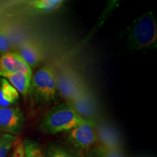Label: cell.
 I'll list each match as a JSON object with an SVG mask.
<instances>
[{
    "instance_id": "cell-19",
    "label": "cell",
    "mask_w": 157,
    "mask_h": 157,
    "mask_svg": "<svg viewBox=\"0 0 157 157\" xmlns=\"http://www.w3.org/2000/svg\"><path fill=\"white\" fill-rule=\"evenodd\" d=\"M12 157H24V150H23V141L19 140L15 145Z\"/></svg>"
},
{
    "instance_id": "cell-11",
    "label": "cell",
    "mask_w": 157,
    "mask_h": 157,
    "mask_svg": "<svg viewBox=\"0 0 157 157\" xmlns=\"http://www.w3.org/2000/svg\"><path fill=\"white\" fill-rule=\"evenodd\" d=\"M95 131L97 133L98 140L102 143V146L107 148L120 151V140L119 137L114 132L113 129L105 124H100L96 127Z\"/></svg>"
},
{
    "instance_id": "cell-17",
    "label": "cell",
    "mask_w": 157,
    "mask_h": 157,
    "mask_svg": "<svg viewBox=\"0 0 157 157\" xmlns=\"http://www.w3.org/2000/svg\"><path fill=\"white\" fill-rule=\"evenodd\" d=\"M24 157H45L40 146L35 141L25 139L23 142Z\"/></svg>"
},
{
    "instance_id": "cell-12",
    "label": "cell",
    "mask_w": 157,
    "mask_h": 157,
    "mask_svg": "<svg viewBox=\"0 0 157 157\" xmlns=\"http://www.w3.org/2000/svg\"><path fill=\"white\" fill-rule=\"evenodd\" d=\"M0 77L5 78L23 97H27L29 93L32 76L22 74H2Z\"/></svg>"
},
{
    "instance_id": "cell-10",
    "label": "cell",
    "mask_w": 157,
    "mask_h": 157,
    "mask_svg": "<svg viewBox=\"0 0 157 157\" xmlns=\"http://www.w3.org/2000/svg\"><path fill=\"white\" fill-rule=\"evenodd\" d=\"M20 94L5 78L0 77V108L15 107Z\"/></svg>"
},
{
    "instance_id": "cell-9",
    "label": "cell",
    "mask_w": 157,
    "mask_h": 157,
    "mask_svg": "<svg viewBox=\"0 0 157 157\" xmlns=\"http://www.w3.org/2000/svg\"><path fill=\"white\" fill-rule=\"evenodd\" d=\"M80 117L85 121L95 122L96 118V108L87 93L69 103Z\"/></svg>"
},
{
    "instance_id": "cell-15",
    "label": "cell",
    "mask_w": 157,
    "mask_h": 157,
    "mask_svg": "<svg viewBox=\"0 0 157 157\" xmlns=\"http://www.w3.org/2000/svg\"><path fill=\"white\" fill-rule=\"evenodd\" d=\"M19 141L18 137L6 133L0 135V157H7L9 152Z\"/></svg>"
},
{
    "instance_id": "cell-8",
    "label": "cell",
    "mask_w": 157,
    "mask_h": 157,
    "mask_svg": "<svg viewBox=\"0 0 157 157\" xmlns=\"http://www.w3.org/2000/svg\"><path fill=\"white\" fill-rule=\"evenodd\" d=\"M17 54L30 67H36L42 63L43 53L36 43L26 41L21 43L17 48Z\"/></svg>"
},
{
    "instance_id": "cell-1",
    "label": "cell",
    "mask_w": 157,
    "mask_h": 157,
    "mask_svg": "<svg viewBox=\"0 0 157 157\" xmlns=\"http://www.w3.org/2000/svg\"><path fill=\"white\" fill-rule=\"evenodd\" d=\"M86 121H87L80 117L69 103H63L47 111L39 127L44 133L56 135L68 132Z\"/></svg>"
},
{
    "instance_id": "cell-3",
    "label": "cell",
    "mask_w": 157,
    "mask_h": 157,
    "mask_svg": "<svg viewBox=\"0 0 157 157\" xmlns=\"http://www.w3.org/2000/svg\"><path fill=\"white\" fill-rule=\"evenodd\" d=\"M29 93L38 104L48 105L56 101L58 92L55 71L50 66H44L35 72L31 77Z\"/></svg>"
},
{
    "instance_id": "cell-14",
    "label": "cell",
    "mask_w": 157,
    "mask_h": 157,
    "mask_svg": "<svg viewBox=\"0 0 157 157\" xmlns=\"http://www.w3.org/2000/svg\"><path fill=\"white\" fill-rule=\"evenodd\" d=\"M87 157H124L120 151H117L105 147L102 145H96L88 150Z\"/></svg>"
},
{
    "instance_id": "cell-16",
    "label": "cell",
    "mask_w": 157,
    "mask_h": 157,
    "mask_svg": "<svg viewBox=\"0 0 157 157\" xmlns=\"http://www.w3.org/2000/svg\"><path fill=\"white\" fill-rule=\"evenodd\" d=\"M45 157H82L71 149L56 144H52L48 147Z\"/></svg>"
},
{
    "instance_id": "cell-4",
    "label": "cell",
    "mask_w": 157,
    "mask_h": 157,
    "mask_svg": "<svg viewBox=\"0 0 157 157\" xmlns=\"http://www.w3.org/2000/svg\"><path fill=\"white\" fill-rule=\"evenodd\" d=\"M95 123L86 121L67 132V139L78 150H90L99 142Z\"/></svg>"
},
{
    "instance_id": "cell-5",
    "label": "cell",
    "mask_w": 157,
    "mask_h": 157,
    "mask_svg": "<svg viewBox=\"0 0 157 157\" xmlns=\"http://www.w3.org/2000/svg\"><path fill=\"white\" fill-rule=\"evenodd\" d=\"M24 123V115L20 108H0V131L2 133L17 136L22 132Z\"/></svg>"
},
{
    "instance_id": "cell-2",
    "label": "cell",
    "mask_w": 157,
    "mask_h": 157,
    "mask_svg": "<svg viewBox=\"0 0 157 157\" xmlns=\"http://www.w3.org/2000/svg\"><path fill=\"white\" fill-rule=\"evenodd\" d=\"M127 39L132 50L147 51L156 48L157 25L152 12H147L135 20L127 31Z\"/></svg>"
},
{
    "instance_id": "cell-18",
    "label": "cell",
    "mask_w": 157,
    "mask_h": 157,
    "mask_svg": "<svg viewBox=\"0 0 157 157\" xmlns=\"http://www.w3.org/2000/svg\"><path fill=\"white\" fill-rule=\"evenodd\" d=\"M12 48V42L9 32L3 26H0V55L9 52Z\"/></svg>"
},
{
    "instance_id": "cell-13",
    "label": "cell",
    "mask_w": 157,
    "mask_h": 157,
    "mask_svg": "<svg viewBox=\"0 0 157 157\" xmlns=\"http://www.w3.org/2000/svg\"><path fill=\"white\" fill-rule=\"evenodd\" d=\"M63 3L62 0H34L29 2L28 7L34 13L48 14L58 10Z\"/></svg>"
},
{
    "instance_id": "cell-6",
    "label": "cell",
    "mask_w": 157,
    "mask_h": 157,
    "mask_svg": "<svg viewBox=\"0 0 157 157\" xmlns=\"http://www.w3.org/2000/svg\"><path fill=\"white\" fill-rule=\"evenodd\" d=\"M55 74L58 93L69 103L86 93L84 88L73 76L65 72H60L58 74L55 73Z\"/></svg>"
},
{
    "instance_id": "cell-7",
    "label": "cell",
    "mask_w": 157,
    "mask_h": 157,
    "mask_svg": "<svg viewBox=\"0 0 157 157\" xmlns=\"http://www.w3.org/2000/svg\"><path fill=\"white\" fill-rule=\"evenodd\" d=\"M22 74L32 76V71L17 52H9L0 56V74Z\"/></svg>"
}]
</instances>
